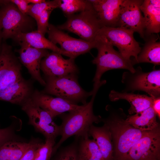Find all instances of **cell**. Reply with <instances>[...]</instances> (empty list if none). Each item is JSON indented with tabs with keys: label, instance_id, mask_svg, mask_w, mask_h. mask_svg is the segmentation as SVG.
I'll return each instance as SVG.
<instances>
[{
	"label": "cell",
	"instance_id": "obj_35",
	"mask_svg": "<svg viewBox=\"0 0 160 160\" xmlns=\"http://www.w3.org/2000/svg\"><path fill=\"white\" fill-rule=\"evenodd\" d=\"M152 107L156 116L160 118V97L154 98Z\"/></svg>",
	"mask_w": 160,
	"mask_h": 160
},
{
	"label": "cell",
	"instance_id": "obj_6",
	"mask_svg": "<svg viewBox=\"0 0 160 160\" xmlns=\"http://www.w3.org/2000/svg\"><path fill=\"white\" fill-rule=\"evenodd\" d=\"M122 82L125 88L122 92H133L141 91L153 98L160 97V70L154 69L147 72H143L138 66L132 73L124 72L123 74Z\"/></svg>",
	"mask_w": 160,
	"mask_h": 160
},
{
	"label": "cell",
	"instance_id": "obj_13",
	"mask_svg": "<svg viewBox=\"0 0 160 160\" xmlns=\"http://www.w3.org/2000/svg\"><path fill=\"white\" fill-rule=\"evenodd\" d=\"M21 65L10 47H2L0 54V91L20 80Z\"/></svg>",
	"mask_w": 160,
	"mask_h": 160
},
{
	"label": "cell",
	"instance_id": "obj_5",
	"mask_svg": "<svg viewBox=\"0 0 160 160\" xmlns=\"http://www.w3.org/2000/svg\"><path fill=\"white\" fill-rule=\"evenodd\" d=\"M66 17L65 23L57 26L58 29L75 33L86 41H94L101 26L93 7Z\"/></svg>",
	"mask_w": 160,
	"mask_h": 160
},
{
	"label": "cell",
	"instance_id": "obj_29",
	"mask_svg": "<svg viewBox=\"0 0 160 160\" xmlns=\"http://www.w3.org/2000/svg\"><path fill=\"white\" fill-rule=\"evenodd\" d=\"M58 0L45 1L40 3L29 5V8L27 14L35 20L44 11L58 8Z\"/></svg>",
	"mask_w": 160,
	"mask_h": 160
},
{
	"label": "cell",
	"instance_id": "obj_1",
	"mask_svg": "<svg viewBox=\"0 0 160 160\" xmlns=\"http://www.w3.org/2000/svg\"><path fill=\"white\" fill-rule=\"evenodd\" d=\"M98 89L97 88L95 90L90 101L83 104L81 108L59 116L62 120L60 125L61 137L54 147L53 153L71 136L89 137L88 132L91 126L94 123H98L100 121V118L95 115L93 110L94 100Z\"/></svg>",
	"mask_w": 160,
	"mask_h": 160
},
{
	"label": "cell",
	"instance_id": "obj_7",
	"mask_svg": "<svg viewBox=\"0 0 160 160\" xmlns=\"http://www.w3.org/2000/svg\"><path fill=\"white\" fill-rule=\"evenodd\" d=\"M132 30L123 27L103 26L98 31L97 34L105 36L116 47L119 52L126 59L130 60L131 57L136 59L141 48L135 39Z\"/></svg>",
	"mask_w": 160,
	"mask_h": 160
},
{
	"label": "cell",
	"instance_id": "obj_22",
	"mask_svg": "<svg viewBox=\"0 0 160 160\" xmlns=\"http://www.w3.org/2000/svg\"><path fill=\"white\" fill-rule=\"evenodd\" d=\"M88 135L93 137L98 146L104 160H113V147L110 132L105 124L101 127L92 124L90 127Z\"/></svg>",
	"mask_w": 160,
	"mask_h": 160
},
{
	"label": "cell",
	"instance_id": "obj_37",
	"mask_svg": "<svg viewBox=\"0 0 160 160\" xmlns=\"http://www.w3.org/2000/svg\"><path fill=\"white\" fill-rule=\"evenodd\" d=\"M1 29H2L1 27V25L0 24V31H1Z\"/></svg>",
	"mask_w": 160,
	"mask_h": 160
},
{
	"label": "cell",
	"instance_id": "obj_2",
	"mask_svg": "<svg viewBox=\"0 0 160 160\" xmlns=\"http://www.w3.org/2000/svg\"><path fill=\"white\" fill-rule=\"evenodd\" d=\"M124 115L121 109L113 111L105 122L114 144L115 160H126L131 148L145 132L128 124L122 117Z\"/></svg>",
	"mask_w": 160,
	"mask_h": 160
},
{
	"label": "cell",
	"instance_id": "obj_12",
	"mask_svg": "<svg viewBox=\"0 0 160 160\" xmlns=\"http://www.w3.org/2000/svg\"><path fill=\"white\" fill-rule=\"evenodd\" d=\"M29 18L11 3L0 11V24L3 29L2 36L4 39L14 38L25 30L29 23Z\"/></svg>",
	"mask_w": 160,
	"mask_h": 160
},
{
	"label": "cell",
	"instance_id": "obj_26",
	"mask_svg": "<svg viewBox=\"0 0 160 160\" xmlns=\"http://www.w3.org/2000/svg\"><path fill=\"white\" fill-rule=\"evenodd\" d=\"M78 152L82 160H104L95 141L89 137H80Z\"/></svg>",
	"mask_w": 160,
	"mask_h": 160
},
{
	"label": "cell",
	"instance_id": "obj_14",
	"mask_svg": "<svg viewBox=\"0 0 160 160\" xmlns=\"http://www.w3.org/2000/svg\"><path fill=\"white\" fill-rule=\"evenodd\" d=\"M31 99L34 104L48 113L54 119L66 112H70L81 108L79 105L59 97H53L36 89Z\"/></svg>",
	"mask_w": 160,
	"mask_h": 160
},
{
	"label": "cell",
	"instance_id": "obj_3",
	"mask_svg": "<svg viewBox=\"0 0 160 160\" xmlns=\"http://www.w3.org/2000/svg\"><path fill=\"white\" fill-rule=\"evenodd\" d=\"M95 41V48L98 51L97 56L92 61L96 65V70L93 80L95 88L104 82L101 81L103 74L105 72L114 69H122L133 73L135 71L131 60L123 57L113 47L112 44L105 36L97 35Z\"/></svg>",
	"mask_w": 160,
	"mask_h": 160
},
{
	"label": "cell",
	"instance_id": "obj_9",
	"mask_svg": "<svg viewBox=\"0 0 160 160\" xmlns=\"http://www.w3.org/2000/svg\"><path fill=\"white\" fill-rule=\"evenodd\" d=\"M49 39L55 45L58 44L64 55L75 59L80 55L95 48V42H88L70 36L55 25L49 24L47 33Z\"/></svg>",
	"mask_w": 160,
	"mask_h": 160
},
{
	"label": "cell",
	"instance_id": "obj_28",
	"mask_svg": "<svg viewBox=\"0 0 160 160\" xmlns=\"http://www.w3.org/2000/svg\"><path fill=\"white\" fill-rule=\"evenodd\" d=\"M60 150L55 160H80L78 152L79 138Z\"/></svg>",
	"mask_w": 160,
	"mask_h": 160
},
{
	"label": "cell",
	"instance_id": "obj_23",
	"mask_svg": "<svg viewBox=\"0 0 160 160\" xmlns=\"http://www.w3.org/2000/svg\"><path fill=\"white\" fill-rule=\"evenodd\" d=\"M14 39L19 43H25L36 48L49 49L64 55L60 48L47 39L44 35L37 30L30 32L21 33Z\"/></svg>",
	"mask_w": 160,
	"mask_h": 160
},
{
	"label": "cell",
	"instance_id": "obj_8",
	"mask_svg": "<svg viewBox=\"0 0 160 160\" xmlns=\"http://www.w3.org/2000/svg\"><path fill=\"white\" fill-rule=\"evenodd\" d=\"M21 106L28 117L29 124L32 125L37 132L42 134L46 139H55L60 135V126L53 121V119L48 113L33 103L31 97Z\"/></svg>",
	"mask_w": 160,
	"mask_h": 160
},
{
	"label": "cell",
	"instance_id": "obj_19",
	"mask_svg": "<svg viewBox=\"0 0 160 160\" xmlns=\"http://www.w3.org/2000/svg\"><path fill=\"white\" fill-rule=\"evenodd\" d=\"M109 97L111 101L122 99L128 102L130 107L128 111L130 115L139 113L151 107L154 98L146 95L119 92L113 90L110 92Z\"/></svg>",
	"mask_w": 160,
	"mask_h": 160
},
{
	"label": "cell",
	"instance_id": "obj_33",
	"mask_svg": "<svg viewBox=\"0 0 160 160\" xmlns=\"http://www.w3.org/2000/svg\"><path fill=\"white\" fill-rule=\"evenodd\" d=\"M29 143L28 147L19 160H34L36 151L42 142L39 139L34 138Z\"/></svg>",
	"mask_w": 160,
	"mask_h": 160
},
{
	"label": "cell",
	"instance_id": "obj_16",
	"mask_svg": "<svg viewBox=\"0 0 160 160\" xmlns=\"http://www.w3.org/2000/svg\"><path fill=\"white\" fill-rule=\"evenodd\" d=\"M19 44L21 48L17 52L20 62L32 78L44 86L46 83L40 73V64L42 59L49 53L48 50L34 48L25 43Z\"/></svg>",
	"mask_w": 160,
	"mask_h": 160
},
{
	"label": "cell",
	"instance_id": "obj_34",
	"mask_svg": "<svg viewBox=\"0 0 160 160\" xmlns=\"http://www.w3.org/2000/svg\"><path fill=\"white\" fill-rule=\"evenodd\" d=\"M8 1L14 4L23 14H27L29 8L27 0H11Z\"/></svg>",
	"mask_w": 160,
	"mask_h": 160
},
{
	"label": "cell",
	"instance_id": "obj_31",
	"mask_svg": "<svg viewBox=\"0 0 160 160\" xmlns=\"http://www.w3.org/2000/svg\"><path fill=\"white\" fill-rule=\"evenodd\" d=\"M20 125V120L16 119L15 122L10 126L4 128H0V147L6 142L12 140H16V131Z\"/></svg>",
	"mask_w": 160,
	"mask_h": 160
},
{
	"label": "cell",
	"instance_id": "obj_20",
	"mask_svg": "<svg viewBox=\"0 0 160 160\" xmlns=\"http://www.w3.org/2000/svg\"><path fill=\"white\" fill-rule=\"evenodd\" d=\"M158 35L155 33L145 37V43L136 59L131 60L133 65L140 63H149L154 65L160 64V42Z\"/></svg>",
	"mask_w": 160,
	"mask_h": 160
},
{
	"label": "cell",
	"instance_id": "obj_18",
	"mask_svg": "<svg viewBox=\"0 0 160 160\" xmlns=\"http://www.w3.org/2000/svg\"><path fill=\"white\" fill-rule=\"evenodd\" d=\"M34 90L32 82L23 77L0 91V100L21 106L31 97Z\"/></svg>",
	"mask_w": 160,
	"mask_h": 160
},
{
	"label": "cell",
	"instance_id": "obj_27",
	"mask_svg": "<svg viewBox=\"0 0 160 160\" xmlns=\"http://www.w3.org/2000/svg\"><path fill=\"white\" fill-rule=\"evenodd\" d=\"M59 7L66 16L93 7L89 0H58Z\"/></svg>",
	"mask_w": 160,
	"mask_h": 160
},
{
	"label": "cell",
	"instance_id": "obj_4",
	"mask_svg": "<svg viewBox=\"0 0 160 160\" xmlns=\"http://www.w3.org/2000/svg\"><path fill=\"white\" fill-rule=\"evenodd\" d=\"M46 85L41 92L52 95L66 100L73 104L87 103L86 100L92 95L95 90L85 91L79 84L76 74H70L61 76H44Z\"/></svg>",
	"mask_w": 160,
	"mask_h": 160
},
{
	"label": "cell",
	"instance_id": "obj_17",
	"mask_svg": "<svg viewBox=\"0 0 160 160\" xmlns=\"http://www.w3.org/2000/svg\"><path fill=\"white\" fill-rule=\"evenodd\" d=\"M123 0H89L101 27H116L121 5Z\"/></svg>",
	"mask_w": 160,
	"mask_h": 160
},
{
	"label": "cell",
	"instance_id": "obj_11",
	"mask_svg": "<svg viewBox=\"0 0 160 160\" xmlns=\"http://www.w3.org/2000/svg\"><path fill=\"white\" fill-rule=\"evenodd\" d=\"M143 1L123 0L120 6L116 27L131 30L138 33L144 39L145 22L140 8Z\"/></svg>",
	"mask_w": 160,
	"mask_h": 160
},
{
	"label": "cell",
	"instance_id": "obj_32",
	"mask_svg": "<svg viewBox=\"0 0 160 160\" xmlns=\"http://www.w3.org/2000/svg\"><path fill=\"white\" fill-rule=\"evenodd\" d=\"M53 10L47 9L44 11L35 19L37 25V31L44 35L47 33L49 17Z\"/></svg>",
	"mask_w": 160,
	"mask_h": 160
},
{
	"label": "cell",
	"instance_id": "obj_24",
	"mask_svg": "<svg viewBox=\"0 0 160 160\" xmlns=\"http://www.w3.org/2000/svg\"><path fill=\"white\" fill-rule=\"evenodd\" d=\"M156 116L151 107L134 115L128 116L125 120L134 128L145 132L153 130L159 126Z\"/></svg>",
	"mask_w": 160,
	"mask_h": 160
},
{
	"label": "cell",
	"instance_id": "obj_10",
	"mask_svg": "<svg viewBox=\"0 0 160 160\" xmlns=\"http://www.w3.org/2000/svg\"><path fill=\"white\" fill-rule=\"evenodd\" d=\"M126 160H160L159 126L145 132L130 149Z\"/></svg>",
	"mask_w": 160,
	"mask_h": 160
},
{
	"label": "cell",
	"instance_id": "obj_25",
	"mask_svg": "<svg viewBox=\"0 0 160 160\" xmlns=\"http://www.w3.org/2000/svg\"><path fill=\"white\" fill-rule=\"evenodd\" d=\"M29 145L17 140L6 142L0 147V160H19Z\"/></svg>",
	"mask_w": 160,
	"mask_h": 160
},
{
	"label": "cell",
	"instance_id": "obj_21",
	"mask_svg": "<svg viewBox=\"0 0 160 160\" xmlns=\"http://www.w3.org/2000/svg\"><path fill=\"white\" fill-rule=\"evenodd\" d=\"M140 8L143 14L145 22L144 38L152 34L159 33L160 31V4H154L151 3L149 0H145Z\"/></svg>",
	"mask_w": 160,
	"mask_h": 160
},
{
	"label": "cell",
	"instance_id": "obj_30",
	"mask_svg": "<svg viewBox=\"0 0 160 160\" xmlns=\"http://www.w3.org/2000/svg\"><path fill=\"white\" fill-rule=\"evenodd\" d=\"M55 143V139H46L45 142H42L37 150L34 160H50Z\"/></svg>",
	"mask_w": 160,
	"mask_h": 160
},
{
	"label": "cell",
	"instance_id": "obj_38",
	"mask_svg": "<svg viewBox=\"0 0 160 160\" xmlns=\"http://www.w3.org/2000/svg\"><path fill=\"white\" fill-rule=\"evenodd\" d=\"M79 159H80V160H82L81 159H80V158H79Z\"/></svg>",
	"mask_w": 160,
	"mask_h": 160
},
{
	"label": "cell",
	"instance_id": "obj_36",
	"mask_svg": "<svg viewBox=\"0 0 160 160\" xmlns=\"http://www.w3.org/2000/svg\"><path fill=\"white\" fill-rule=\"evenodd\" d=\"M28 3H32V4H36L44 2V0H27Z\"/></svg>",
	"mask_w": 160,
	"mask_h": 160
},
{
	"label": "cell",
	"instance_id": "obj_15",
	"mask_svg": "<svg viewBox=\"0 0 160 160\" xmlns=\"http://www.w3.org/2000/svg\"><path fill=\"white\" fill-rule=\"evenodd\" d=\"M75 59H65L60 54L52 52L42 60L40 69L47 76H61L70 74H77L79 69Z\"/></svg>",
	"mask_w": 160,
	"mask_h": 160
}]
</instances>
